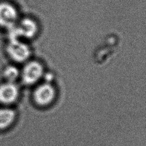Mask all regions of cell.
I'll use <instances>...</instances> for the list:
<instances>
[{
  "label": "cell",
  "instance_id": "cell-1",
  "mask_svg": "<svg viewBox=\"0 0 146 146\" xmlns=\"http://www.w3.org/2000/svg\"><path fill=\"white\" fill-rule=\"evenodd\" d=\"M9 38L11 40H19L20 38H32L36 35L38 26L35 21L30 18H25L19 25L9 28Z\"/></svg>",
  "mask_w": 146,
  "mask_h": 146
},
{
  "label": "cell",
  "instance_id": "cell-2",
  "mask_svg": "<svg viewBox=\"0 0 146 146\" xmlns=\"http://www.w3.org/2000/svg\"><path fill=\"white\" fill-rule=\"evenodd\" d=\"M17 11L14 6L7 2L0 3V26L9 28L16 25Z\"/></svg>",
  "mask_w": 146,
  "mask_h": 146
},
{
  "label": "cell",
  "instance_id": "cell-3",
  "mask_svg": "<svg viewBox=\"0 0 146 146\" xmlns=\"http://www.w3.org/2000/svg\"><path fill=\"white\" fill-rule=\"evenodd\" d=\"M7 52L10 57L17 62L26 61L30 55L29 47L19 40L10 41Z\"/></svg>",
  "mask_w": 146,
  "mask_h": 146
},
{
  "label": "cell",
  "instance_id": "cell-4",
  "mask_svg": "<svg viewBox=\"0 0 146 146\" xmlns=\"http://www.w3.org/2000/svg\"><path fill=\"white\" fill-rule=\"evenodd\" d=\"M43 73L42 66L37 62H30L26 65L23 72V79L25 83L32 84L41 77Z\"/></svg>",
  "mask_w": 146,
  "mask_h": 146
},
{
  "label": "cell",
  "instance_id": "cell-5",
  "mask_svg": "<svg viewBox=\"0 0 146 146\" xmlns=\"http://www.w3.org/2000/svg\"><path fill=\"white\" fill-rule=\"evenodd\" d=\"M54 97V90L49 84H44L36 88L34 93L36 102L39 105L45 106L51 103Z\"/></svg>",
  "mask_w": 146,
  "mask_h": 146
},
{
  "label": "cell",
  "instance_id": "cell-6",
  "mask_svg": "<svg viewBox=\"0 0 146 146\" xmlns=\"http://www.w3.org/2000/svg\"><path fill=\"white\" fill-rule=\"evenodd\" d=\"M19 91L13 82H7L0 85V102L10 104L15 101L18 97Z\"/></svg>",
  "mask_w": 146,
  "mask_h": 146
},
{
  "label": "cell",
  "instance_id": "cell-7",
  "mask_svg": "<svg viewBox=\"0 0 146 146\" xmlns=\"http://www.w3.org/2000/svg\"><path fill=\"white\" fill-rule=\"evenodd\" d=\"M15 117V112L11 109H0V130L9 127L14 122Z\"/></svg>",
  "mask_w": 146,
  "mask_h": 146
},
{
  "label": "cell",
  "instance_id": "cell-8",
  "mask_svg": "<svg viewBox=\"0 0 146 146\" xmlns=\"http://www.w3.org/2000/svg\"><path fill=\"white\" fill-rule=\"evenodd\" d=\"M3 75L7 82H13L18 77L19 71L14 66H8L3 71Z\"/></svg>",
  "mask_w": 146,
  "mask_h": 146
}]
</instances>
